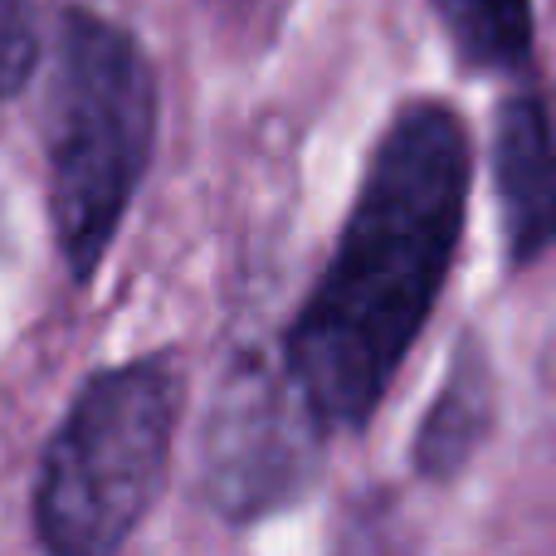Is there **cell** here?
Segmentation results:
<instances>
[{"instance_id":"cell-1","label":"cell","mask_w":556,"mask_h":556,"mask_svg":"<svg viewBox=\"0 0 556 556\" xmlns=\"http://www.w3.org/2000/svg\"><path fill=\"white\" fill-rule=\"evenodd\" d=\"M469 205V132L450 103L395 113L332 260L283 337V371L317 430H362L415 346Z\"/></svg>"},{"instance_id":"cell-2","label":"cell","mask_w":556,"mask_h":556,"mask_svg":"<svg viewBox=\"0 0 556 556\" xmlns=\"http://www.w3.org/2000/svg\"><path fill=\"white\" fill-rule=\"evenodd\" d=\"M156 74L123 25L68 5L49 93V220L78 283L98 274L152 166Z\"/></svg>"},{"instance_id":"cell-3","label":"cell","mask_w":556,"mask_h":556,"mask_svg":"<svg viewBox=\"0 0 556 556\" xmlns=\"http://www.w3.org/2000/svg\"><path fill=\"white\" fill-rule=\"evenodd\" d=\"M181 371L172 352L108 366L74 395L35 479L49 556H117L172 469Z\"/></svg>"},{"instance_id":"cell-4","label":"cell","mask_w":556,"mask_h":556,"mask_svg":"<svg viewBox=\"0 0 556 556\" xmlns=\"http://www.w3.org/2000/svg\"><path fill=\"white\" fill-rule=\"evenodd\" d=\"M317 420L288 371L244 356L225 371L201 434L205 498L235 522H250L288 503L313 473Z\"/></svg>"},{"instance_id":"cell-5","label":"cell","mask_w":556,"mask_h":556,"mask_svg":"<svg viewBox=\"0 0 556 556\" xmlns=\"http://www.w3.org/2000/svg\"><path fill=\"white\" fill-rule=\"evenodd\" d=\"M493 181L513 264L538 260L556 240V132L532 93L503 103L493 132Z\"/></svg>"},{"instance_id":"cell-6","label":"cell","mask_w":556,"mask_h":556,"mask_svg":"<svg viewBox=\"0 0 556 556\" xmlns=\"http://www.w3.org/2000/svg\"><path fill=\"white\" fill-rule=\"evenodd\" d=\"M483 430H489V366L473 346H464L444 391L434 395L430 415H425L420 440H415L420 473H430V479L459 473L469 464V454L479 450Z\"/></svg>"},{"instance_id":"cell-7","label":"cell","mask_w":556,"mask_h":556,"mask_svg":"<svg viewBox=\"0 0 556 556\" xmlns=\"http://www.w3.org/2000/svg\"><path fill=\"white\" fill-rule=\"evenodd\" d=\"M469 68H513L528 54V0H430Z\"/></svg>"},{"instance_id":"cell-8","label":"cell","mask_w":556,"mask_h":556,"mask_svg":"<svg viewBox=\"0 0 556 556\" xmlns=\"http://www.w3.org/2000/svg\"><path fill=\"white\" fill-rule=\"evenodd\" d=\"M39 59L35 0H0V98H15L29 84Z\"/></svg>"}]
</instances>
